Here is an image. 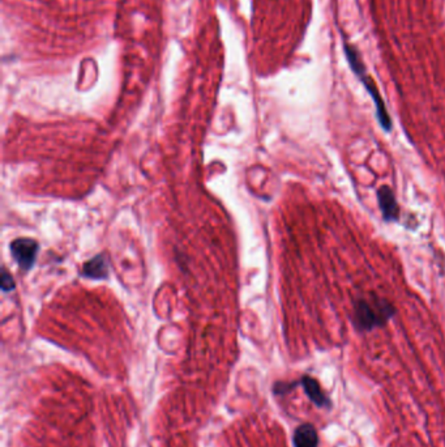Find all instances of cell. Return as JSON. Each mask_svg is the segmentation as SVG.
Instances as JSON below:
<instances>
[{
    "instance_id": "obj_1",
    "label": "cell",
    "mask_w": 445,
    "mask_h": 447,
    "mask_svg": "<svg viewBox=\"0 0 445 447\" xmlns=\"http://www.w3.org/2000/svg\"><path fill=\"white\" fill-rule=\"evenodd\" d=\"M343 50H345V55H346V59L349 62L350 69H352V72L358 76L360 83L366 88L368 95H371L372 101L375 103L379 124L384 129V131L389 132V131L392 129V120H391V115H389V112L386 110V103H384V100H383V97H381V93L379 92L376 83L374 81L372 76H369L367 74V69H366L364 62L362 59L360 50L350 42H345V45H343Z\"/></svg>"
},
{
    "instance_id": "obj_2",
    "label": "cell",
    "mask_w": 445,
    "mask_h": 447,
    "mask_svg": "<svg viewBox=\"0 0 445 447\" xmlns=\"http://www.w3.org/2000/svg\"><path fill=\"white\" fill-rule=\"evenodd\" d=\"M393 315V306L380 297L360 298L354 305V325L360 331L384 326Z\"/></svg>"
},
{
    "instance_id": "obj_3",
    "label": "cell",
    "mask_w": 445,
    "mask_h": 447,
    "mask_svg": "<svg viewBox=\"0 0 445 447\" xmlns=\"http://www.w3.org/2000/svg\"><path fill=\"white\" fill-rule=\"evenodd\" d=\"M9 249H11L13 258L16 259L20 268L28 271L35 265L40 246L35 240L18 238L16 241L11 243Z\"/></svg>"
},
{
    "instance_id": "obj_4",
    "label": "cell",
    "mask_w": 445,
    "mask_h": 447,
    "mask_svg": "<svg viewBox=\"0 0 445 447\" xmlns=\"http://www.w3.org/2000/svg\"><path fill=\"white\" fill-rule=\"evenodd\" d=\"M377 202L381 209L383 219L386 221L391 223V221H397L400 219V207L397 203L393 190L389 186L384 185L377 190Z\"/></svg>"
},
{
    "instance_id": "obj_5",
    "label": "cell",
    "mask_w": 445,
    "mask_h": 447,
    "mask_svg": "<svg viewBox=\"0 0 445 447\" xmlns=\"http://www.w3.org/2000/svg\"><path fill=\"white\" fill-rule=\"evenodd\" d=\"M300 386L303 387L304 393L307 394L309 397V400L320 408H324L331 405V402L328 400V397L324 395L321 387L319 385L316 379L309 377V376H304L303 378L299 381Z\"/></svg>"
},
{
    "instance_id": "obj_6",
    "label": "cell",
    "mask_w": 445,
    "mask_h": 447,
    "mask_svg": "<svg viewBox=\"0 0 445 447\" xmlns=\"http://www.w3.org/2000/svg\"><path fill=\"white\" fill-rule=\"evenodd\" d=\"M292 443H294V447H317L319 436L314 425L311 424L299 425L294 431Z\"/></svg>"
},
{
    "instance_id": "obj_7",
    "label": "cell",
    "mask_w": 445,
    "mask_h": 447,
    "mask_svg": "<svg viewBox=\"0 0 445 447\" xmlns=\"http://www.w3.org/2000/svg\"><path fill=\"white\" fill-rule=\"evenodd\" d=\"M83 272L86 277H95V279L105 277L107 274V266H106L103 255H98L95 258L90 259L88 263L84 265Z\"/></svg>"
},
{
    "instance_id": "obj_8",
    "label": "cell",
    "mask_w": 445,
    "mask_h": 447,
    "mask_svg": "<svg viewBox=\"0 0 445 447\" xmlns=\"http://www.w3.org/2000/svg\"><path fill=\"white\" fill-rule=\"evenodd\" d=\"M1 286H3V291H11L13 289L15 283L12 280V277L7 274L6 269H3V276H1Z\"/></svg>"
}]
</instances>
